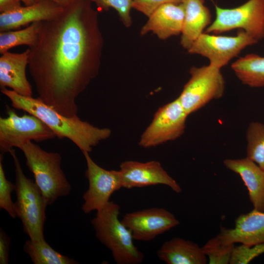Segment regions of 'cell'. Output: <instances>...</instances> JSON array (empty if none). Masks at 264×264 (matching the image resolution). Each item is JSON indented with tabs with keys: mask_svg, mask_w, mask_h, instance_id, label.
<instances>
[{
	"mask_svg": "<svg viewBox=\"0 0 264 264\" xmlns=\"http://www.w3.org/2000/svg\"><path fill=\"white\" fill-rule=\"evenodd\" d=\"M38 0H37V1ZM49 0L52 1L54 2L55 3L59 4V5L63 7H65L68 5L70 3H71L75 0Z\"/></svg>",
	"mask_w": 264,
	"mask_h": 264,
	"instance_id": "1f68e13d",
	"label": "cell"
},
{
	"mask_svg": "<svg viewBox=\"0 0 264 264\" xmlns=\"http://www.w3.org/2000/svg\"><path fill=\"white\" fill-rule=\"evenodd\" d=\"M223 164L240 176L247 188L254 209L264 211V170L246 157L226 159Z\"/></svg>",
	"mask_w": 264,
	"mask_h": 264,
	"instance_id": "ac0fdd59",
	"label": "cell"
},
{
	"mask_svg": "<svg viewBox=\"0 0 264 264\" xmlns=\"http://www.w3.org/2000/svg\"><path fill=\"white\" fill-rule=\"evenodd\" d=\"M1 92L11 101L15 109L33 115L46 124L60 139L71 141L82 153H89L92 148L108 138L109 128H98L81 120L77 115L65 116L44 103L39 98L20 95L11 89L1 88Z\"/></svg>",
	"mask_w": 264,
	"mask_h": 264,
	"instance_id": "7a4b0ae2",
	"label": "cell"
},
{
	"mask_svg": "<svg viewBox=\"0 0 264 264\" xmlns=\"http://www.w3.org/2000/svg\"><path fill=\"white\" fill-rule=\"evenodd\" d=\"M258 42L242 30L235 36L203 33L187 51L190 54H198L207 58L209 65L220 69L245 47Z\"/></svg>",
	"mask_w": 264,
	"mask_h": 264,
	"instance_id": "9c48e42d",
	"label": "cell"
},
{
	"mask_svg": "<svg viewBox=\"0 0 264 264\" xmlns=\"http://www.w3.org/2000/svg\"><path fill=\"white\" fill-rule=\"evenodd\" d=\"M223 244L241 243L253 246L264 242V211L254 209L240 215L233 228L221 227L216 236Z\"/></svg>",
	"mask_w": 264,
	"mask_h": 264,
	"instance_id": "5bb4252c",
	"label": "cell"
},
{
	"mask_svg": "<svg viewBox=\"0 0 264 264\" xmlns=\"http://www.w3.org/2000/svg\"><path fill=\"white\" fill-rule=\"evenodd\" d=\"M9 153L13 159L16 176L14 211L21 220L23 231L29 239H45L44 228L47 201L35 181L24 175L15 150L13 148Z\"/></svg>",
	"mask_w": 264,
	"mask_h": 264,
	"instance_id": "277c9868",
	"label": "cell"
},
{
	"mask_svg": "<svg viewBox=\"0 0 264 264\" xmlns=\"http://www.w3.org/2000/svg\"><path fill=\"white\" fill-rule=\"evenodd\" d=\"M90 0H75L55 18L42 22L28 47V68L38 97L66 116L77 115V97L96 77L104 40Z\"/></svg>",
	"mask_w": 264,
	"mask_h": 264,
	"instance_id": "6da1fadb",
	"label": "cell"
},
{
	"mask_svg": "<svg viewBox=\"0 0 264 264\" xmlns=\"http://www.w3.org/2000/svg\"><path fill=\"white\" fill-rule=\"evenodd\" d=\"M87 169L85 176L88 188L84 193L82 210L85 214L98 211L105 207L111 195L122 187L119 170H107L96 164L89 153H83Z\"/></svg>",
	"mask_w": 264,
	"mask_h": 264,
	"instance_id": "8fae6325",
	"label": "cell"
},
{
	"mask_svg": "<svg viewBox=\"0 0 264 264\" xmlns=\"http://www.w3.org/2000/svg\"><path fill=\"white\" fill-rule=\"evenodd\" d=\"M24 5H30L37 1V0H20Z\"/></svg>",
	"mask_w": 264,
	"mask_h": 264,
	"instance_id": "d6a6232c",
	"label": "cell"
},
{
	"mask_svg": "<svg viewBox=\"0 0 264 264\" xmlns=\"http://www.w3.org/2000/svg\"><path fill=\"white\" fill-rule=\"evenodd\" d=\"M216 17L206 33L220 34L239 28L258 41L264 38V0H248L233 8L215 6Z\"/></svg>",
	"mask_w": 264,
	"mask_h": 264,
	"instance_id": "52a82bcc",
	"label": "cell"
},
{
	"mask_svg": "<svg viewBox=\"0 0 264 264\" xmlns=\"http://www.w3.org/2000/svg\"><path fill=\"white\" fill-rule=\"evenodd\" d=\"M10 239L4 230H0V264H7L9 262V255Z\"/></svg>",
	"mask_w": 264,
	"mask_h": 264,
	"instance_id": "f546056e",
	"label": "cell"
},
{
	"mask_svg": "<svg viewBox=\"0 0 264 264\" xmlns=\"http://www.w3.org/2000/svg\"><path fill=\"white\" fill-rule=\"evenodd\" d=\"M64 8L52 1L40 0L30 5L0 13V31H10L35 22L52 20L60 14Z\"/></svg>",
	"mask_w": 264,
	"mask_h": 264,
	"instance_id": "9a60e30c",
	"label": "cell"
},
{
	"mask_svg": "<svg viewBox=\"0 0 264 264\" xmlns=\"http://www.w3.org/2000/svg\"><path fill=\"white\" fill-rule=\"evenodd\" d=\"M157 256L167 264H205L207 257L202 247L193 242L175 237L165 242Z\"/></svg>",
	"mask_w": 264,
	"mask_h": 264,
	"instance_id": "ffe728a7",
	"label": "cell"
},
{
	"mask_svg": "<svg viewBox=\"0 0 264 264\" xmlns=\"http://www.w3.org/2000/svg\"><path fill=\"white\" fill-rule=\"evenodd\" d=\"M7 116L0 117V154L28 141H42L54 138L55 133L41 120L31 114L19 115L7 109Z\"/></svg>",
	"mask_w": 264,
	"mask_h": 264,
	"instance_id": "ba28073f",
	"label": "cell"
},
{
	"mask_svg": "<svg viewBox=\"0 0 264 264\" xmlns=\"http://www.w3.org/2000/svg\"><path fill=\"white\" fill-rule=\"evenodd\" d=\"M18 148L23 152L26 165L48 205L53 204L59 198L70 194L71 186L61 168L60 154L47 152L32 141Z\"/></svg>",
	"mask_w": 264,
	"mask_h": 264,
	"instance_id": "5b68a950",
	"label": "cell"
},
{
	"mask_svg": "<svg viewBox=\"0 0 264 264\" xmlns=\"http://www.w3.org/2000/svg\"><path fill=\"white\" fill-rule=\"evenodd\" d=\"M188 115L178 98L161 107L141 135L139 145L148 148L177 139L184 132Z\"/></svg>",
	"mask_w": 264,
	"mask_h": 264,
	"instance_id": "30bf717a",
	"label": "cell"
},
{
	"mask_svg": "<svg viewBox=\"0 0 264 264\" xmlns=\"http://www.w3.org/2000/svg\"><path fill=\"white\" fill-rule=\"evenodd\" d=\"M184 18L180 44L188 50L194 42L211 24V14L204 0H183Z\"/></svg>",
	"mask_w": 264,
	"mask_h": 264,
	"instance_id": "d6986e66",
	"label": "cell"
},
{
	"mask_svg": "<svg viewBox=\"0 0 264 264\" xmlns=\"http://www.w3.org/2000/svg\"><path fill=\"white\" fill-rule=\"evenodd\" d=\"M234 246V244H223L216 237L208 240L202 249L208 258L209 264H230Z\"/></svg>",
	"mask_w": 264,
	"mask_h": 264,
	"instance_id": "d4e9b609",
	"label": "cell"
},
{
	"mask_svg": "<svg viewBox=\"0 0 264 264\" xmlns=\"http://www.w3.org/2000/svg\"><path fill=\"white\" fill-rule=\"evenodd\" d=\"M190 78L178 97L183 108L189 115L214 99L221 97L225 81L220 69L210 65L192 67Z\"/></svg>",
	"mask_w": 264,
	"mask_h": 264,
	"instance_id": "8992f818",
	"label": "cell"
},
{
	"mask_svg": "<svg viewBox=\"0 0 264 264\" xmlns=\"http://www.w3.org/2000/svg\"><path fill=\"white\" fill-rule=\"evenodd\" d=\"M264 253V242L253 246L242 244L239 246H234L230 264H247L253 259Z\"/></svg>",
	"mask_w": 264,
	"mask_h": 264,
	"instance_id": "83f0119b",
	"label": "cell"
},
{
	"mask_svg": "<svg viewBox=\"0 0 264 264\" xmlns=\"http://www.w3.org/2000/svg\"><path fill=\"white\" fill-rule=\"evenodd\" d=\"M122 187L130 189L163 184L175 192L182 191L180 185L157 161L140 162L128 160L120 165Z\"/></svg>",
	"mask_w": 264,
	"mask_h": 264,
	"instance_id": "4fadbf2b",
	"label": "cell"
},
{
	"mask_svg": "<svg viewBox=\"0 0 264 264\" xmlns=\"http://www.w3.org/2000/svg\"><path fill=\"white\" fill-rule=\"evenodd\" d=\"M134 240L150 241L178 225L174 214L163 208L154 207L126 214L121 220Z\"/></svg>",
	"mask_w": 264,
	"mask_h": 264,
	"instance_id": "7c38bea8",
	"label": "cell"
},
{
	"mask_svg": "<svg viewBox=\"0 0 264 264\" xmlns=\"http://www.w3.org/2000/svg\"><path fill=\"white\" fill-rule=\"evenodd\" d=\"M24 252L34 264H77L74 259L64 255L53 249L45 239L26 240L23 246Z\"/></svg>",
	"mask_w": 264,
	"mask_h": 264,
	"instance_id": "7402d4cb",
	"label": "cell"
},
{
	"mask_svg": "<svg viewBox=\"0 0 264 264\" xmlns=\"http://www.w3.org/2000/svg\"><path fill=\"white\" fill-rule=\"evenodd\" d=\"M42 22L31 23L26 28L16 31L0 32V53L9 51L13 47L26 45L28 47L36 43L40 31Z\"/></svg>",
	"mask_w": 264,
	"mask_h": 264,
	"instance_id": "603a6c76",
	"label": "cell"
},
{
	"mask_svg": "<svg viewBox=\"0 0 264 264\" xmlns=\"http://www.w3.org/2000/svg\"><path fill=\"white\" fill-rule=\"evenodd\" d=\"M120 207L110 201L91 221L97 239L111 252L117 264H139L144 256L134 244L132 234L119 219Z\"/></svg>",
	"mask_w": 264,
	"mask_h": 264,
	"instance_id": "3957f363",
	"label": "cell"
},
{
	"mask_svg": "<svg viewBox=\"0 0 264 264\" xmlns=\"http://www.w3.org/2000/svg\"><path fill=\"white\" fill-rule=\"evenodd\" d=\"M185 11L182 3H166L158 8L141 29L144 35L150 32L164 40L181 33Z\"/></svg>",
	"mask_w": 264,
	"mask_h": 264,
	"instance_id": "e0dca14e",
	"label": "cell"
},
{
	"mask_svg": "<svg viewBox=\"0 0 264 264\" xmlns=\"http://www.w3.org/2000/svg\"><path fill=\"white\" fill-rule=\"evenodd\" d=\"M29 52L28 48L21 53L7 51L2 54L0 57L1 88H9L20 95L32 96V86L26 76Z\"/></svg>",
	"mask_w": 264,
	"mask_h": 264,
	"instance_id": "2e32d148",
	"label": "cell"
},
{
	"mask_svg": "<svg viewBox=\"0 0 264 264\" xmlns=\"http://www.w3.org/2000/svg\"><path fill=\"white\" fill-rule=\"evenodd\" d=\"M183 0H132V8L150 17L162 5L173 3L179 4Z\"/></svg>",
	"mask_w": 264,
	"mask_h": 264,
	"instance_id": "f1b7e54d",
	"label": "cell"
},
{
	"mask_svg": "<svg viewBox=\"0 0 264 264\" xmlns=\"http://www.w3.org/2000/svg\"><path fill=\"white\" fill-rule=\"evenodd\" d=\"M92 3L101 10H108L112 8L116 10L119 18L127 27L132 24L130 11L132 8V0H90Z\"/></svg>",
	"mask_w": 264,
	"mask_h": 264,
	"instance_id": "4316f807",
	"label": "cell"
},
{
	"mask_svg": "<svg viewBox=\"0 0 264 264\" xmlns=\"http://www.w3.org/2000/svg\"><path fill=\"white\" fill-rule=\"evenodd\" d=\"M231 68L243 84L251 88L264 87V57L247 54L232 63Z\"/></svg>",
	"mask_w": 264,
	"mask_h": 264,
	"instance_id": "44dd1931",
	"label": "cell"
},
{
	"mask_svg": "<svg viewBox=\"0 0 264 264\" xmlns=\"http://www.w3.org/2000/svg\"><path fill=\"white\" fill-rule=\"evenodd\" d=\"M20 0H0V12L4 13L12 11L20 6Z\"/></svg>",
	"mask_w": 264,
	"mask_h": 264,
	"instance_id": "4dcf8cb0",
	"label": "cell"
},
{
	"mask_svg": "<svg viewBox=\"0 0 264 264\" xmlns=\"http://www.w3.org/2000/svg\"><path fill=\"white\" fill-rule=\"evenodd\" d=\"M3 155H0V208L6 211L13 219L17 216L14 210V202L12 200L11 193L16 189L15 184L9 181L6 177L2 164Z\"/></svg>",
	"mask_w": 264,
	"mask_h": 264,
	"instance_id": "484cf974",
	"label": "cell"
},
{
	"mask_svg": "<svg viewBox=\"0 0 264 264\" xmlns=\"http://www.w3.org/2000/svg\"><path fill=\"white\" fill-rule=\"evenodd\" d=\"M246 157L264 170V124L251 122L246 132Z\"/></svg>",
	"mask_w": 264,
	"mask_h": 264,
	"instance_id": "cb8c5ba5",
	"label": "cell"
}]
</instances>
